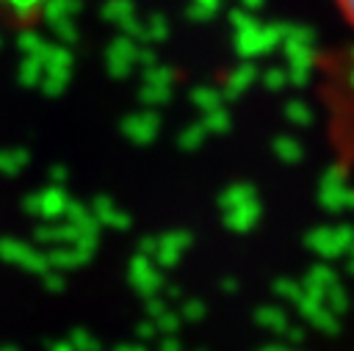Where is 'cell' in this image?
<instances>
[{
	"label": "cell",
	"mask_w": 354,
	"mask_h": 351,
	"mask_svg": "<svg viewBox=\"0 0 354 351\" xmlns=\"http://www.w3.org/2000/svg\"><path fill=\"white\" fill-rule=\"evenodd\" d=\"M332 6L337 11V17L343 19V25L348 30H354V0H332Z\"/></svg>",
	"instance_id": "6da1fadb"
}]
</instances>
